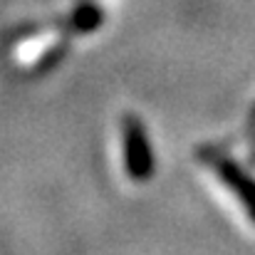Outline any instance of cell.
I'll use <instances>...</instances> for the list:
<instances>
[{
    "label": "cell",
    "mask_w": 255,
    "mask_h": 255,
    "mask_svg": "<svg viewBox=\"0 0 255 255\" xmlns=\"http://www.w3.org/2000/svg\"><path fill=\"white\" fill-rule=\"evenodd\" d=\"M102 17H104L102 7H97L92 2H82L70 12V27L75 32H92L102 25Z\"/></svg>",
    "instance_id": "277c9868"
},
{
    "label": "cell",
    "mask_w": 255,
    "mask_h": 255,
    "mask_svg": "<svg viewBox=\"0 0 255 255\" xmlns=\"http://www.w3.org/2000/svg\"><path fill=\"white\" fill-rule=\"evenodd\" d=\"M124 166L129 178L134 181H146L154 171V159H151V146L146 139V131L136 117L124 119Z\"/></svg>",
    "instance_id": "6da1fadb"
},
{
    "label": "cell",
    "mask_w": 255,
    "mask_h": 255,
    "mask_svg": "<svg viewBox=\"0 0 255 255\" xmlns=\"http://www.w3.org/2000/svg\"><path fill=\"white\" fill-rule=\"evenodd\" d=\"M62 52V37L60 35H37L17 45L15 57L25 62L27 67H42V62H52Z\"/></svg>",
    "instance_id": "7a4b0ae2"
},
{
    "label": "cell",
    "mask_w": 255,
    "mask_h": 255,
    "mask_svg": "<svg viewBox=\"0 0 255 255\" xmlns=\"http://www.w3.org/2000/svg\"><path fill=\"white\" fill-rule=\"evenodd\" d=\"M218 171H221V178L238 193V198L246 203V208L251 211V218H255V183L251 178H246V173L233 166L231 161H221L218 164Z\"/></svg>",
    "instance_id": "3957f363"
}]
</instances>
